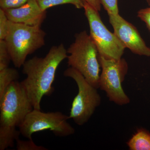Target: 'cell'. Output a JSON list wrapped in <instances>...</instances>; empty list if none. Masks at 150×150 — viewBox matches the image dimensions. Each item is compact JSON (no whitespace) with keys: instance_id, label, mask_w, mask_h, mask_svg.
<instances>
[{"instance_id":"obj_1","label":"cell","mask_w":150,"mask_h":150,"mask_svg":"<svg viewBox=\"0 0 150 150\" xmlns=\"http://www.w3.org/2000/svg\"><path fill=\"white\" fill-rule=\"evenodd\" d=\"M67 51L64 44L53 46L44 57L34 56L25 61L22 72L26 79L21 82L33 108L40 110L44 96H50L54 88L52 85L57 68L65 59Z\"/></svg>"},{"instance_id":"obj_2","label":"cell","mask_w":150,"mask_h":150,"mask_svg":"<svg viewBox=\"0 0 150 150\" xmlns=\"http://www.w3.org/2000/svg\"><path fill=\"white\" fill-rule=\"evenodd\" d=\"M33 109L21 82L12 83L0 99V150L13 147L21 134L16 128Z\"/></svg>"},{"instance_id":"obj_3","label":"cell","mask_w":150,"mask_h":150,"mask_svg":"<svg viewBox=\"0 0 150 150\" xmlns=\"http://www.w3.org/2000/svg\"><path fill=\"white\" fill-rule=\"evenodd\" d=\"M75 40L67 50L69 67L81 74L91 84L99 88L100 65L95 43L86 30L75 35Z\"/></svg>"},{"instance_id":"obj_4","label":"cell","mask_w":150,"mask_h":150,"mask_svg":"<svg viewBox=\"0 0 150 150\" xmlns=\"http://www.w3.org/2000/svg\"><path fill=\"white\" fill-rule=\"evenodd\" d=\"M46 35L40 26L9 21L8 31L4 40L15 67L20 68L28 56L44 46Z\"/></svg>"},{"instance_id":"obj_5","label":"cell","mask_w":150,"mask_h":150,"mask_svg":"<svg viewBox=\"0 0 150 150\" xmlns=\"http://www.w3.org/2000/svg\"><path fill=\"white\" fill-rule=\"evenodd\" d=\"M64 76L72 79L77 84L78 92L70 110L69 118L79 126L88 122L101 103L97 88L91 84L79 72L72 67L67 69Z\"/></svg>"},{"instance_id":"obj_6","label":"cell","mask_w":150,"mask_h":150,"mask_svg":"<svg viewBox=\"0 0 150 150\" xmlns=\"http://www.w3.org/2000/svg\"><path fill=\"white\" fill-rule=\"evenodd\" d=\"M102 72L100 76L99 88L105 92L108 99L119 105L130 103V99L123 90L124 81L129 66L126 60L108 59L99 56Z\"/></svg>"},{"instance_id":"obj_7","label":"cell","mask_w":150,"mask_h":150,"mask_svg":"<svg viewBox=\"0 0 150 150\" xmlns=\"http://www.w3.org/2000/svg\"><path fill=\"white\" fill-rule=\"evenodd\" d=\"M69 118V116L59 111L45 112L33 109L19 127V130L28 139H32L34 133L47 130L52 131L57 137H68L75 132L74 127L68 122Z\"/></svg>"},{"instance_id":"obj_8","label":"cell","mask_w":150,"mask_h":150,"mask_svg":"<svg viewBox=\"0 0 150 150\" xmlns=\"http://www.w3.org/2000/svg\"><path fill=\"white\" fill-rule=\"evenodd\" d=\"M83 8L89 25L90 35L96 45L99 56L108 59L122 58L126 47L115 33L105 25L98 11L86 2Z\"/></svg>"},{"instance_id":"obj_9","label":"cell","mask_w":150,"mask_h":150,"mask_svg":"<svg viewBox=\"0 0 150 150\" xmlns=\"http://www.w3.org/2000/svg\"><path fill=\"white\" fill-rule=\"evenodd\" d=\"M108 15L114 33L126 48L137 55L150 57V48L147 46L134 25L127 21L119 14Z\"/></svg>"},{"instance_id":"obj_10","label":"cell","mask_w":150,"mask_h":150,"mask_svg":"<svg viewBox=\"0 0 150 150\" xmlns=\"http://www.w3.org/2000/svg\"><path fill=\"white\" fill-rule=\"evenodd\" d=\"M8 20L30 26L41 27L46 17V11L42 10L37 0H28L16 8L5 10Z\"/></svg>"},{"instance_id":"obj_11","label":"cell","mask_w":150,"mask_h":150,"mask_svg":"<svg viewBox=\"0 0 150 150\" xmlns=\"http://www.w3.org/2000/svg\"><path fill=\"white\" fill-rule=\"evenodd\" d=\"M126 144L130 150H150V133L146 129H138Z\"/></svg>"},{"instance_id":"obj_12","label":"cell","mask_w":150,"mask_h":150,"mask_svg":"<svg viewBox=\"0 0 150 150\" xmlns=\"http://www.w3.org/2000/svg\"><path fill=\"white\" fill-rule=\"evenodd\" d=\"M19 78V74L16 69L8 67L0 70V99L2 98L10 85L17 81Z\"/></svg>"},{"instance_id":"obj_13","label":"cell","mask_w":150,"mask_h":150,"mask_svg":"<svg viewBox=\"0 0 150 150\" xmlns=\"http://www.w3.org/2000/svg\"><path fill=\"white\" fill-rule=\"evenodd\" d=\"M42 10L46 11L47 9L60 5L71 4L78 9L83 8L85 0H37Z\"/></svg>"},{"instance_id":"obj_14","label":"cell","mask_w":150,"mask_h":150,"mask_svg":"<svg viewBox=\"0 0 150 150\" xmlns=\"http://www.w3.org/2000/svg\"><path fill=\"white\" fill-rule=\"evenodd\" d=\"M11 61L10 54L4 40H0V70L8 67Z\"/></svg>"},{"instance_id":"obj_15","label":"cell","mask_w":150,"mask_h":150,"mask_svg":"<svg viewBox=\"0 0 150 150\" xmlns=\"http://www.w3.org/2000/svg\"><path fill=\"white\" fill-rule=\"evenodd\" d=\"M16 149L18 150H46V148L42 146H38L33 142L32 139L28 141L16 140Z\"/></svg>"},{"instance_id":"obj_16","label":"cell","mask_w":150,"mask_h":150,"mask_svg":"<svg viewBox=\"0 0 150 150\" xmlns=\"http://www.w3.org/2000/svg\"><path fill=\"white\" fill-rule=\"evenodd\" d=\"M9 20L4 10L0 8V40H5L8 29Z\"/></svg>"},{"instance_id":"obj_17","label":"cell","mask_w":150,"mask_h":150,"mask_svg":"<svg viewBox=\"0 0 150 150\" xmlns=\"http://www.w3.org/2000/svg\"><path fill=\"white\" fill-rule=\"evenodd\" d=\"M118 0H100L101 4L108 14H119Z\"/></svg>"},{"instance_id":"obj_18","label":"cell","mask_w":150,"mask_h":150,"mask_svg":"<svg viewBox=\"0 0 150 150\" xmlns=\"http://www.w3.org/2000/svg\"><path fill=\"white\" fill-rule=\"evenodd\" d=\"M28 0H0V7L2 9L16 8L27 2Z\"/></svg>"},{"instance_id":"obj_19","label":"cell","mask_w":150,"mask_h":150,"mask_svg":"<svg viewBox=\"0 0 150 150\" xmlns=\"http://www.w3.org/2000/svg\"><path fill=\"white\" fill-rule=\"evenodd\" d=\"M149 7L143 8L138 11L137 16L144 21L150 31V6Z\"/></svg>"},{"instance_id":"obj_20","label":"cell","mask_w":150,"mask_h":150,"mask_svg":"<svg viewBox=\"0 0 150 150\" xmlns=\"http://www.w3.org/2000/svg\"><path fill=\"white\" fill-rule=\"evenodd\" d=\"M86 2L92 6L98 12L101 10V3L100 0H85Z\"/></svg>"},{"instance_id":"obj_21","label":"cell","mask_w":150,"mask_h":150,"mask_svg":"<svg viewBox=\"0 0 150 150\" xmlns=\"http://www.w3.org/2000/svg\"><path fill=\"white\" fill-rule=\"evenodd\" d=\"M146 1L148 5L150 6V0H146Z\"/></svg>"}]
</instances>
